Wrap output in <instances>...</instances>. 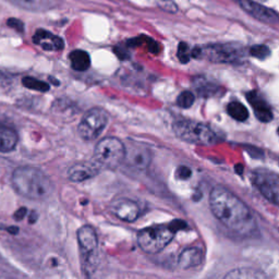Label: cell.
<instances>
[{"label": "cell", "mask_w": 279, "mask_h": 279, "mask_svg": "<svg viewBox=\"0 0 279 279\" xmlns=\"http://www.w3.org/2000/svg\"><path fill=\"white\" fill-rule=\"evenodd\" d=\"M203 262V252L200 247H188L182 251V253L179 256V266L183 269L194 268L196 266L201 265Z\"/></svg>", "instance_id": "e0dca14e"}, {"label": "cell", "mask_w": 279, "mask_h": 279, "mask_svg": "<svg viewBox=\"0 0 279 279\" xmlns=\"http://www.w3.org/2000/svg\"><path fill=\"white\" fill-rule=\"evenodd\" d=\"M127 147L117 138H105L95 146L94 160L99 167L106 169H116L125 163Z\"/></svg>", "instance_id": "8992f818"}, {"label": "cell", "mask_w": 279, "mask_h": 279, "mask_svg": "<svg viewBox=\"0 0 279 279\" xmlns=\"http://www.w3.org/2000/svg\"><path fill=\"white\" fill-rule=\"evenodd\" d=\"M7 24H8V27L15 29L16 31H18V32H20V33L24 32V24L22 21L18 20V19H15V18L9 19Z\"/></svg>", "instance_id": "f1b7e54d"}, {"label": "cell", "mask_w": 279, "mask_h": 279, "mask_svg": "<svg viewBox=\"0 0 279 279\" xmlns=\"http://www.w3.org/2000/svg\"><path fill=\"white\" fill-rule=\"evenodd\" d=\"M195 96L190 91H184L177 98V105L181 108H190L194 104Z\"/></svg>", "instance_id": "603a6c76"}, {"label": "cell", "mask_w": 279, "mask_h": 279, "mask_svg": "<svg viewBox=\"0 0 279 279\" xmlns=\"http://www.w3.org/2000/svg\"><path fill=\"white\" fill-rule=\"evenodd\" d=\"M152 157L153 155L150 148H147L143 145L135 144L127 147L125 163L130 167H133L135 169L144 170L150 166L152 162Z\"/></svg>", "instance_id": "8fae6325"}, {"label": "cell", "mask_w": 279, "mask_h": 279, "mask_svg": "<svg viewBox=\"0 0 279 279\" xmlns=\"http://www.w3.org/2000/svg\"><path fill=\"white\" fill-rule=\"evenodd\" d=\"M246 98L254 109V114L256 118L262 122H269L272 120V111L267 102L258 94L256 91H251L246 94Z\"/></svg>", "instance_id": "9a60e30c"}, {"label": "cell", "mask_w": 279, "mask_h": 279, "mask_svg": "<svg viewBox=\"0 0 279 279\" xmlns=\"http://www.w3.org/2000/svg\"><path fill=\"white\" fill-rule=\"evenodd\" d=\"M178 58L182 64H188L191 59V51L187 43L181 42L178 46Z\"/></svg>", "instance_id": "d4e9b609"}, {"label": "cell", "mask_w": 279, "mask_h": 279, "mask_svg": "<svg viewBox=\"0 0 279 279\" xmlns=\"http://www.w3.org/2000/svg\"><path fill=\"white\" fill-rule=\"evenodd\" d=\"M176 175L179 179H181V180H187V179H189L191 177L192 171L187 166H180L177 169Z\"/></svg>", "instance_id": "83f0119b"}, {"label": "cell", "mask_w": 279, "mask_h": 279, "mask_svg": "<svg viewBox=\"0 0 279 279\" xmlns=\"http://www.w3.org/2000/svg\"><path fill=\"white\" fill-rule=\"evenodd\" d=\"M69 58H70L72 69L78 71V72L86 71L91 66L90 55L84 51H81V49H77V51H73L70 54Z\"/></svg>", "instance_id": "d6986e66"}, {"label": "cell", "mask_w": 279, "mask_h": 279, "mask_svg": "<svg viewBox=\"0 0 279 279\" xmlns=\"http://www.w3.org/2000/svg\"><path fill=\"white\" fill-rule=\"evenodd\" d=\"M191 56L196 59H206L217 64H241L245 59L242 47L237 44H213L205 47H195Z\"/></svg>", "instance_id": "5b68a950"}, {"label": "cell", "mask_w": 279, "mask_h": 279, "mask_svg": "<svg viewBox=\"0 0 279 279\" xmlns=\"http://www.w3.org/2000/svg\"><path fill=\"white\" fill-rule=\"evenodd\" d=\"M237 3L241 9H243L247 15H250L256 20L274 24L279 22V16L276 14L274 10H271L267 7H265L263 5H259L258 3L254 2V0H234Z\"/></svg>", "instance_id": "30bf717a"}, {"label": "cell", "mask_w": 279, "mask_h": 279, "mask_svg": "<svg viewBox=\"0 0 279 279\" xmlns=\"http://www.w3.org/2000/svg\"><path fill=\"white\" fill-rule=\"evenodd\" d=\"M251 179L255 188L267 200L279 206V175L265 168L253 170Z\"/></svg>", "instance_id": "9c48e42d"}, {"label": "cell", "mask_w": 279, "mask_h": 279, "mask_svg": "<svg viewBox=\"0 0 279 279\" xmlns=\"http://www.w3.org/2000/svg\"><path fill=\"white\" fill-rule=\"evenodd\" d=\"M12 185L19 194L41 201L51 196L54 184L45 172L31 166H22L12 173Z\"/></svg>", "instance_id": "7a4b0ae2"}, {"label": "cell", "mask_w": 279, "mask_h": 279, "mask_svg": "<svg viewBox=\"0 0 279 279\" xmlns=\"http://www.w3.org/2000/svg\"><path fill=\"white\" fill-rule=\"evenodd\" d=\"M250 54L257 59H266L270 55V51L266 45H255L251 47Z\"/></svg>", "instance_id": "484cf974"}, {"label": "cell", "mask_w": 279, "mask_h": 279, "mask_svg": "<svg viewBox=\"0 0 279 279\" xmlns=\"http://www.w3.org/2000/svg\"><path fill=\"white\" fill-rule=\"evenodd\" d=\"M212 213L232 233L252 237L257 231V224L251 209L224 187H215L209 194Z\"/></svg>", "instance_id": "6da1fadb"}, {"label": "cell", "mask_w": 279, "mask_h": 279, "mask_svg": "<svg viewBox=\"0 0 279 279\" xmlns=\"http://www.w3.org/2000/svg\"><path fill=\"white\" fill-rule=\"evenodd\" d=\"M9 2L24 10L45 12L57 8L63 0H9Z\"/></svg>", "instance_id": "2e32d148"}, {"label": "cell", "mask_w": 279, "mask_h": 279, "mask_svg": "<svg viewBox=\"0 0 279 279\" xmlns=\"http://www.w3.org/2000/svg\"><path fill=\"white\" fill-rule=\"evenodd\" d=\"M227 111L229 116L240 122H244L249 118V111H247L244 105H242L240 102L229 103L227 106Z\"/></svg>", "instance_id": "44dd1931"}, {"label": "cell", "mask_w": 279, "mask_h": 279, "mask_svg": "<svg viewBox=\"0 0 279 279\" xmlns=\"http://www.w3.org/2000/svg\"><path fill=\"white\" fill-rule=\"evenodd\" d=\"M187 227L182 220H173L169 225L147 227L138 233V243L145 253H158L170 243L178 230Z\"/></svg>", "instance_id": "3957f363"}, {"label": "cell", "mask_w": 279, "mask_h": 279, "mask_svg": "<svg viewBox=\"0 0 279 279\" xmlns=\"http://www.w3.org/2000/svg\"><path fill=\"white\" fill-rule=\"evenodd\" d=\"M18 144V134L8 127H0V152L8 153L14 151Z\"/></svg>", "instance_id": "ac0fdd59"}, {"label": "cell", "mask_w": 279, "mask_h": 279, "mask_svg": "<svg viewBox=\"0 0 279 279\" xmlns=\"http://www.w3.org/2000/svg\"><path fill=\"white\" fill-rule=\"evenodd\" d=\"M278 134H279V128H278Z\"/></svg>", "instance_id": "1f68e13d"}, {"label": "cell", "mask_w": 279, "mask_h": 279, "mask_svg": "<svg viewBox=\"0 0 279 279\" xmlns=\"http://www.w3.org/2000/svg\"><path fill=\"white\" fill-rule=\"evenodd\" d=\"M99 172V165L95 162H79L67 171L68 178L73 182H82L95 177Z\"/></svg>", "instance_id": "4fadbf2b"}, {"label": "cell", "mask_w": 279, "mask_h": 279, "mask_svg": "<svg viewBox=\"0 0 279 279\" xmlns=\"http://www.w3.org/2000/svg\"><path fill=\"white\" fill-rule=\"evenodd\" d=\"M33 42L35 45L47 52H59L65 47L63 39L46 30H37L33 35Z\"/></svg>", "instance_id": "5bb4252c"}, {"label": "cell", "mask_w": 279, "mask_h": 279, "mask_svg": "<svg viewBox=\"0 0 279 279\" xmlns=\"http://www.w3.org/2000/svg\"><path fill=\"white\" fill-rule=\"evenodd\" d=\"M256 278V277H264L261 272H257L256 270L252 269H242V270H232L226 275V278Z\"/></svg>", "instance_id": "cb8c5ba5"}, {"label": "cell", "mask_w": 279, "mask_h": 279, "mask_svg": "<svg viewBox=\"0 0 279 279\" xmlns=\"http://www.w3.org/2000/svg\"><path fill=\"white\" fill-rule=\"evenodd\" d=\"M22 84L26 86L27 89L29 90H33V91H37V92H48L49 91V84L41 81V80H37L35 78L32 77H26L22 80Z\"/></svg>", "instance_id": "7402d4cb"}, {"label": "cell", "mask_w": 279, "mask_h": 279, "mask_svg": "<svg viewBox=\"0 0 279 279\" xmlns=\"http://www.w3.org/2000/svg\"><path fill=\"white\" fill-rule=\"evenodd\" d=\"M173 132L188 143L196 145H214L219 141L218 135L205 123L193 120H178L173 123Z\"/></svg>", "instance_id": "277c9868"}, {"label": "cell", "mask_w": 279, "mask_h": 279, "mask_svg": "<svg viewBox=\"0 0 279 279\" xmlns=\"http://www.w3.org/2000/svg\"><path fill=\"white\" fill-rule=\"evenodd\" d=\"M26 215H27V208L26 207L19 208L17 212H16V214H15V218L17 220H21V219L24 218V217H26Z\"/></svg>", "instance_id": "f546056e"}, {"label": "cell", "mask_w": 279, "mask_h": 279, "mask_svg": "<svg viewBox=\"0 0 279 279\" xmlns=\"http://www.w3.org/2000/svg\"><path fill=\"white\" fill-rule=\"evenodd\" d=\"M193 86L198 94L203 95L204 97L214 95L216 94L217 91H218V86L207 81L205 78H195L193 81Z\"/></svg>", "instance_id": "ffe728a7"}, {"label": "cell", "mask_w": 279, "mask_h": 279, "mask_svg": "<svg viewBox=\"0 0 279 279\" xmlns=\"http://www.w3.org/2000/svg\"><path fill=\"white\" fill-rule=\"evenodd\" d=\"M8 231H9L10 233H18V232H19V229H18V228H12V227H10V228H8Z\"/></svg>", "instance_id": "4dcf8cb0"}, {"label": "cell", "mask_w": 279, "mask_h": 279, "mask_svg": "<svg viewBox=\"0 0 279 279\" xmlns=\"http://www.w3.org/2000/svg\"><path fill=\"white\" fill-rule=\"evenodd\" d=\"M78 242L83 256V269L86 275L95 271L98 264L97 245L98 239L94 228L83 226L78 230Z\"/></svg>", "instance_id": "52a82bcc"}, {"label": "cell", "mask_w": 279, "mask_h": 279, "mask_svg": "<svg viewBox=\"0 0 279 279\" xmlns=\"http://www.w3.org/2000/svg\"><path fill=\"white\" fill-rule=\"evenodd\" d=\"M110 212L120 220L132 222L140 216V207L138 204L129 198H118L109 206Z\"/></svg>", "instance_id": "7c38bea8"}, {"label": "cell", "mask_w": 279, "mask_h": 279, "mask_svg": "<svg viewBox=\"0 0 279 279\" xmlns=\"http://www.w3.org/2000/svg\"><path fill=\"white\" fill-rule=\"evenodd\" d=\"M108 123V115L102 108H92L86 113L78 127L79 135L85 141L96 140Z\"/></svg>", "instance_id": "ba28073f"}, {"label": "cell", "mask_w": 279, "mask_h": 279, "mask_svg": "<svg viewBox=\"0 0 279 279\" xmlns=\"http://www.w3.org/2000/svg\"><path fill=\"white\" fill-rule=\"evenodd\" d=\"M158 7L169 14H177L178 12V6L173 0H157Z\"/></svg>", "instance_id": "4316f807"}]
</instances>
